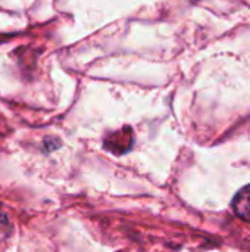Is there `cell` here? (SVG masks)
Instances as JSON below:
<instances>
[{"label": "cell", "instance_id": "cell-1", "mask_svg": "<svg viewBox=\"0 0 250 252\" xmlns=\"http://www.w3.org/2000/svg\"><path fill=\"white\" fill-rule=\"evenodd\" d=\"M233 210L240 219L250 221V185L237 192L233 199Z\"/></svg>", "mask_w": 250, "mask_h": 252}]
</instances>
